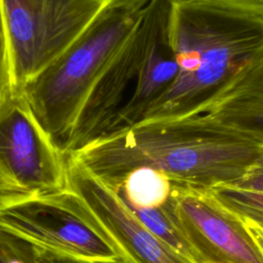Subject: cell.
Segmentation results:
<instances>
[{
  "instance_id": "1",
  "label": "cell",
  "mask_w": 263,
  "mask_h": 263,
  "mask_svg": "<svg viewBox=\"0 0 263 263\" xmlns=\"http://www.w3.org/2000/svg\"><path fill=\"white\" fill-rule=\"evenodd\" d=\"M262 150L260 143L199 114L142 120L67 155L111 188L132 170L149 166L173 183L210 190L242 177Z\"/></svg>"
},
{
  "instance_id": "2",
  "label": "cell",
  "mask_w": 263,
  "mask_h": 263,
  "mask_svg": "<svg viewBox=\"0 0 263 263\" xmlns=\"http://www.w3.org/2000/svg\"><path fill=\"white\" fill-rule=\"evenodd\" d=\"M170 29L178 75L142 120L202 114L263 49V25L201 5L172 2Z\"/></svg>"
},
{
  "instance_id": "3",
  "label": "cell",
  "mask_w": 263,
  "mask_h": 263,
  "mask_svg": "<svg viewBox=\"0 0 263 263\" xmlns=\"http://www.w3.org/2000/svg\"><path fill=\"white\" fill-rule=\"evenodd\" d=\"M147 3L112 1L55 61L21 90L64 153L88 98L138 26Z\"/></svg>"
},
{
  "instance_id": "4",
  "label": "cell",
  "mask_w": 263,
  "mask_h": 263,
  "mask_svg": "<svg viewBox=\"0 0 263 263\" xmlns=\"http://www.w3.org/2000/svg\"><path fill=\"white\" fill-rule=\"evenodd\" d=\"M0 229L67 263H123L111 239L69 189L0 202Z\"/></svg>"
},
{
  "instance_id": "5",
  "label": "cell",
  "mask_w": 263,
  "mask_h": 263,
  "mask_svg": "<svg viewBox=\"0 0 263 263\" xmlns=\"http://www.w3.org/2000/svg\"><path fill=\"white\" fill-rule=\"evenodd\" d=\"M113 0H0L17 90L55 61Z\"/></svg>"
},
{
  "instance_id": "6",
  "label": "cell",
  "mask_w": 263,
  "mask_h": 263,
  "mask_svg": "<svg viewBox=\"0 0 263 263\" xmlns=\"http://www.w3.org/2000/svg\"><path fill=\"white\" fill-rule=\"evenodd\" d=\"M0 180L27 195L59 192L67 186V155L22 91L0 115Z\"/></svg>"
},
{
  "instance_id": "7",
  "label": "cell",
  "mask_w": 263,
  "mask_h": 263,
  "mask_svg": "<svg viewBox=\"0 0 263 263\" xmlns=\"http://www.w3.org/2000/svg\"><path fill=\"white\" fill-rule=\"evenodd\" d=\"M165 204L195 263H263V252L245 222L209 190L173 183Z\"/></svg>"
},
{
  "instance_id": "8",
  "label": "cell",
  "mask_w": 263,
  "mask_h": 263,
  "mask_svg": "<svg viewBox=\"0 0 263 263\" xmlns=\"http://www.w3.org/2000/svg\"><path fill=\"white\" fill-rule=\"evenodd\" d=\"M67 189L74 192L111 239L123 263H195L154 235L114 189L67 155Z\"/></svg>"
},
{
  "instance_id": "9",
  "label": "cell",
  "mask_w": 263,
  "mask_h": 263,
  "mask_svg": "<svg viewBox=\"0 0 263 263\" xmlns=\"http://www.w3.org/2000/svg\"><path fill=\"white\" fill-rule=\"evenodd\" d=\"M167 0H151L142 17L104 72L88 98L70 138L66 155L79 150L104 135L134 86L151 44L160 11Z\"/></svg>"
},
{
  "instance_id": "10",
  "label": "cell",
  "mask_w": 263,
  "mask_h": 263,
  "mask_svg": "<svg viewBox=\"0 0 263 263\" xmlns=\"http://www.w3.org/2000/svg\"><path fill=\"white\" fill-rule=\"evenodd\" d=\"M171 11L172 2L167 0L158 16L151 44L133 91L111 120L105 134L140 122L175 81L178 63L171 39Z\"/></svg>"
},
{
  "instance_id": "11",
  "label": "cell",
  "mask_w": 263,
  "mask_h": 263,
  "mask_svg": "<svg viewBox=\"0 0 263 263\" xmlns=\"http://www.w3.org/2000/svg\"><path fill=\"white\" fill-rule=\"evenodd\" d=\"M202 114L263 145V49L211 101Z\"/></svg>"
},
{
  "instance_id": "12",
  "label": "cell",
  "mask_w": 263,
  "mask_h": 263,
  "mask_svg": "<svg viewBox=\"0 0 263 263\" xmlns=\"http://www.w3.org/2000/svg\"><path fill=\"white\" fill-rule=\"evenodd\" d=\"M112 189L127 206L154 209L167 201L173 190V182L161 171L140 166L128 172Z\"/></svg>"
},
{
  "instance_id": "13",
  "label": "cell",
  "mask_w": 263,
  "mask_h": 263,
  "mask_svg": "<svg viewBox=\"0 0 263 263\" xmlns=\"http://www.w3.org/2000/svg\"><path fill=\"white\" fill-rule=\"evenodd\" d=\"M209 191L224 208L243 222L263 229V192L226 184L218 185Z\"/></svg>"
},
{
  "instance_id": "14",
  "label": "cell",
  "mask_w": 263,
  "mask_h": 263,
  "mask_svg": "<svg viewBox=\"0 0 263 263\" xmlns=\"http://www.w3.org/2000/svg\"><path fill=\"white\" fill-rule=\"evenodd\" d=\"M127 208L154 235H156L177 252L193 260L190 248L183 234L175 224L165 203L159 208L154 209H137L132 206Z\"/></svg>"
},
{
  "instance_id": "15",
  "label": "cell",
  "mask_w": 263,
  "mask_h": 263,
  "mask_svg": "<svg viewBox=\"0 0 263 263\" xmlns=\"http://www.w3.org/2000/svg\"><path fill=\"white\" fill-rule=\"evenodd\" d=\"M17 92L10 44L0 7V115Z\"/></svg>"
},
{
  "instance_id": "16",
  "label": "cell",
  "mask_w": 263,
  "mask_h": 263,
  "mask_svg": "<svg viewBox=\"0 0 263 263\" xmlns=\"http://www.w3.org/2000/svg\"><path fill=\"white\" fill-rule=\"evenodd\" d=\"M0 263H50V258L25 240L0 229Z\"/></svg>"
},
{
  "instance_id": "17",
  "label": "cell",
  "mask_w": 263,
  "mask_h": 263,
  "mask_svg": "<svg viewBox=\"0 0 263 263\" xmlns=\"http://www.w3.org/2000/svg\"><path fill=\"white\" fill-rule=\"evenodd\" d=\"M201 5L263 25V0H171Z\"/></svg>"
},
{
  "instance_id": "18",
  "label": "cell",
  "mask_w": 263,
  "mask_h": 263,
  "mask_svg": "<svg viewBox=\"0 0 263 263\" xmlns=\"http://www.w3.org/2000/svg\"><path fill=\"white\" fill-rule=\"evenodd\" d=\"M228 185L263 192V150L242 177Z\"/></svg>"
},
{
  "instance_id": "19",
  "label": "cell",
  "mask_w": 263,
  "mask_h": 263,
  "mask_svg": "<svg viewBox=\"0 0 263 263\" xmlns=\"http://www.w3.org/2000/svg\"><path fill=\"white\" fill-rule=\"evenodd\" d=\"M27 195L8 185H6L5 183H3L0 180V202L10 199V198H14V197H18V196H24Z\"/></svg>"
},
{
  "instance_id": "20",
  "label": "cell",
  "mask_w": 263,
  "mask_h": 263,
  "mask_svg": "<svg viewBox=\"0 0 263 263\" xmlns=\"http://www.w3.org/2000/svg\"><path fill=\"white\" fill-rule=\"evenodd\" d=\"M247 228L249 229V231L251 232V234L253 235V237L256 239V241L258 242L260 249L262 250L263 252V229L257 227L256 225L254 224H251V223H248V222H245Z\"/></svg>"
},
{
  "instance_id": "21",
  "label": "cell",
  "mask_w": 263,
  "mask_h": 263,
  "mask_svg": "<svg viewBox=\"0 0 263 263\" xmlns=\"http://www.w3.org/2000/svg\"><path fill=\"white\" fill-rule=\"evenodd\" d=\"M114 2H149L151 0H113Z\"/></svg>"
},
{
  "instance_id": "22",
  "label": "cell",
  "mask_w": 263,
  "mask_h": 263,
  "mask_svg": "<svg viewBox=\"0 0 263 263\" xmlns=\"http://www.w3.org/2000/svg\"><path fill=\"white\" fill-rule=\"evenodd\" d=\"M51 263H67V262H63V261H60V260H57V259H53L51 261Z\"/></svg>"
}]
</instances>
